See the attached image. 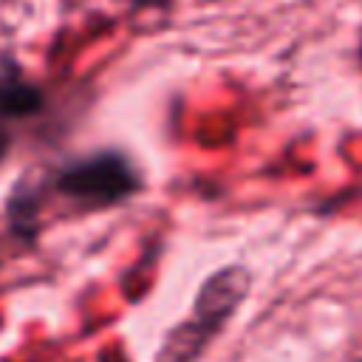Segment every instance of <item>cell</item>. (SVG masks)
<instances>
[{
  "instance_id": "obj_5",
  "label": "cell",
  "mask_w": 362,
  "mask_h": 362,
  "mask_svg": "<svg viewBox=\"0 0 362 362\" xmlns=\"http://www.w3.org/2000/svg\"><path fill=\"white\" fill-rule=\"evenodd\" d=\"M147 3H156V0H147Z\"/></svg>"
},
{
  "instance_id": "obj_3",
  "label": "cell",
  "mask_w": 362,
  "mask_h": 362,
  "mask_svg": "<svg viewBox=\"0 0 362 362\" xmlns=\"http://www.w3.org/2000/svg\"><path fill=\"white\" fill-rule=\"evenodd\" d=\"M42 90L23 76L17 65L0 68V161L11 150L14 124L42 110Z\"/></svg>"
},
{
  "instance_id": "obj_1",
  "label": "cell",
  "mask_w": 362,
  "mask_h": 362,
  "mask_svg": "<svg viewBox=\"0 0 362 362\" xmlns=\"http://www.w3.org/2000/svg\"><path fill=\"white\" fill-rule=\"evenodd\" d=\"M252 288V272L240 263L212 272L192 303L189 320L173 325L156 351V362H198L206 348L223 334Z\"/></svg>"
},
{
  "instance_id": "obj_4",
  "label": "cell",
  "mask_w": 362,
  "mask_h": 362,
  "mask_svg": "<svg viewBox=\"0 0 362 362\" xmlns=\"http://www.w3.org/2000/svg\"><path fill=\"white\" fill-rule=\"evenodd\" d=\"M40 212H42V189L28 181H20L8 195V206H6L8 229L25 243H31L40 232Z\"/></svg>"
},
{
  "instance_id": "obj_2",
  "label": "cell",
  "mask_w": 362,
  "mask_h": 362,
  "mask_svg": "<svg viewBox=\"0 0 362 362\" xmlns=\"http://www.w3.org/2000/svg\"><path fill=\"white\" fill-rule=\"evenodd\" d=\"M51 187L79 212H102L141 192V173L119 150H96L62 164L51 175Z\"/></svg>"
}]
</instances>
